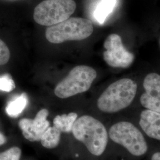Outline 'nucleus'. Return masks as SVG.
<instances>
[{"mask_svg":"<svg viewBox=\"0 0 160 160\" xmlns=\"http://www.w3.org/2000/svg\"><path fill=\"white\" fill-rule=\"evenodd\" d=\"M71 135L89 160H102L112 151L107 126L92 115L78 116Z\"/></svg>","mask_w":160,"mask_h":160,"instance_id":"obj_1","label":"nucleus"},{"mask_svg":"<svg viewBox=\"0 0 160 160\" xmlns=\"http://www.w3.org/2000/svg\"><path fill=\"white\" fill-rule=\"evenodd\" d=\"M107 128L112 151L126 160L145 158L152 143L133 120H117Z\"/></svg>","mask_w":160,"mask_h":160,"instance_id":"obj_2","label":"nucleus"},{"mask_svg":"<svg viewBox=\"0 0 160 160\" xmlns=\"http://www.w3.org/2000/svg\"><path fill=\"white\" fill-rule=\"evenodd\" d=\"M137 83L130 78H122L110 84L97 98V108L104 114L118 113L127 109L137 96Z\"/></svg>","mask_w":160,"mask_h":160,"instance_id":"obj_3","label":"nucleus"},{"mask_svg":"<svg viewBox=\"0 0 160 160\" xmlns=\"http://www.w3.org/2000/svg\"><path fill=\"white\" fill-rule=\"evenodd\" d=\"M94 30L90 20L72 17L48 27L45 32L46 39L52 43H62L70 40H82L88 38Z\"/></svg>","mask_w":160,"mask_h":160,"instance_id":"obj_4","label":"nucleus"},{"mask_svg":"<svg viewBox=\"0 0 160 160\" xmlns=\"http://www.w3.org/2000/svg\"><path fill=\"white\" fill-rule=\"evenodd\" d=\"M97 77L94 68L86 65H78L72 69L68 75L55 88L57 97L65 99L87 92Z\"/></svg>","mask_w":160,"mask_h":160,"instance_id":"obj_5","label":"nucleus"},{"mask_svg":"<svg viewBox=\"0 0 160 160\" xmlns=\"http://www.w3.org/2000/svg\"><path fill=\"white\" fill-rule=\"evenodd\" d=\"M76 7L74 0H45L35 7L33 18L40 25L51 26L68 19Z\"/></svg>","mask_w":160,"mask_h":160,"instance_id":"obj_6","label":"nucleus"},{"mask_svg":"<svg viewBox=\"0 0 160 160\" xmlns=\"http://www.w3.org/2000/svg\"><path fill=\"white\" fill-rule=\"evenodd\" d=\"M103 45L106 50L103 52V59L110 67L126 68L133 62L134 55L123 46L119 35L110 34Z\"/></svg>","mask_w":160,"mask_h":160,"instance_id":"obj_7","label":"nucleus"},{"mask_svg":"<svg viewBox=\"0 0 160 160\" xmlns=\"http://www.w3.org/2000/svg\"><path fill=\"white\" fill-rule=\"evenodd\" d=\"M49 111L47 109L40 110L34 118H22L18 122V127L22 135L30 142H40L41 138L46 129L51 126L48 118Z\"/></svg>","mask_w":160,"mask_h":160,"instance_id":"obj_8","label":"nucleus"},{"mask_svg":"<svg viewBox=\"0 0 160 160\" xmlns=\"http://www.w3.org/2000/svg\"><path fill=\"white\" fill-rule=\"evenodd\" d=\"M144 92L139 97V102L144 109L160 113V75L150 73L143 81Z\"/></svg>","mask_w":160,"mask_h":160,"instance_id":"obj_9","label":"nucleus"},{"mask_svg":"<svg viewBox=\"0 0 160 160\" xmlns=\"http://www.w3.org/2000/svg\"><path fill=\"white\" fill-rule=\"evenodd\" d=\"M133 121L152 144L160 143V113L144 109Z\"/></svg>","mask_w":160,"mask_h":160,"instance_id":"obj_10","label":"nucleus"},{"mask_svg":"<svg viewBox=\"0 0 160 160\" xmlns=\"http://www.w3.org/2000/svg\"><path fill=\"white\" fill-rule=\"evenodd\" d=\"M78 118V115L75 112L58 114L53 118V125L57 127L62 133L71 134L75 122Z\"/></svg>","mask_w":160,"mask_h":160,"instance_id":"obj_11","label":"nucleus"},{"mask_svg":"<svg viewBox=\"0 0 160 160\" xmlns=\"http://www.w3.org/2000/svg\"><path fill=\"white\" fill-rule=\"evenodd\" d=\"M62 134L57 127L50 126L41 138L40 143L43 147L48 149L56 148L61 142Z\"/></svg>","mask_w":160,"mask_h":160,"instance_id":"obj_12","label":"nucleus"},{"mask_svg":"<svg viewBox=\"0 0 160 160\" xmlns=\"http://www.w3.org/2000/svg\"><path fill=\"white\" fill-rule=\"evenodd\" d=\"M28 104V97L25 93H23L7 104L6 113L10 117L17 118L23 113Z\"/></svg>","mask_w":160,"mask_h":160,"instance_id":"obj_13","label":"nucleus"},{"mask_svg":"<svg viewBox=\"0 0 160 160\" xmlns=\"http://www.w3.org/2000/svg\"><path fill=\"white\" fill-rule=\"evenodd\" d=\"M117 0H100L94 12V16L100 24L104 23L106 18L113 12Z\"/></svg>","mask_w":160,"mask_h":160,"instance_id":"obj_14","label":"nucleus"},{"mask_svg":"<svg viewBox=\"0 0 160 160\" xmlns=\"http://www.w3.org/2000/svg\"><path fill=\"white\" fill-rule=\"evenodd\" d=\"M22 155V149L14 146L0 152V160H20Z\"/></svg>","mask_w":160,"mask_h":160,"instance_id":"obj_15","label":"nucleus"},{"mask_svg":"<svg viewBox=\"0 0 160 160\" xmlns=\"http://www.w3.org/2000/svg\"><path fill=\"white\" fill-rule=\"evenodd\" d=\"M16 88L14 80L8 74L0 76V91L11 92Z\"/></svg>","mask_w":160,"mask_h":160,"instance_id":"obj_16","label":"nucleus"},{"mask_svg":"<svg viewBox=\"0 0 160 160\" xmlns=\"http://www.w3.org/2000/svg\"><path fill=\"white\" fill-rule=\"evenodd\" d=\"M10 58V52L6 43L0 39V65L7 63Z\"/></svg>","mask_w":160,"mask_h":160,"instance_id":"obj_17","label":"nucleus"},{"mask_svg":"<svg viewBox=\"0 0 160 160\" xmlns=\"http://www.w3.org/2000/svg\"><path fill=\"white\" fill-rule=\"evenodd\" d=\"M145 160H160V143L152 144Z\"/></svg>","mask_w":160,"mask_h":160,"instance_id":"obj_18","label":"nucleus"},{"mask_svg":"<svg viewBox=\"0 0 160 160\" xmlns=\"http://www.w3.org/2000/svg\"><path fill=\"white\" fill-rule=\"evenodd\" d=\"M7 141V139L6 136L0 132V146L4 145Z\"/></svg>","mask_w":160,"mask_h":160,"instance_id":"obj_19","label":"nucleus"},{"mask_svg":"<svg viewBox=\"0 0 160 160\" xmlns=\"http://www.w3.org/2000/svg\"><path fill=\"white\" fill-rule=\"evenodd\" d=\"M159 45H160V40H159Z\"/></svg>","mask_w":160,"mask_h":160,"instance_id":"obj_20","label":"nucleus"},{"mask_svg":"<svg viewBox=\"0 0 160 160\" xmlns=\"http://www.w3.org/2000/svg\"></svg>","mask_w":160,"mask_h":160,"instance_id":"obj_21","label":"nucleus"}]
</instances>
